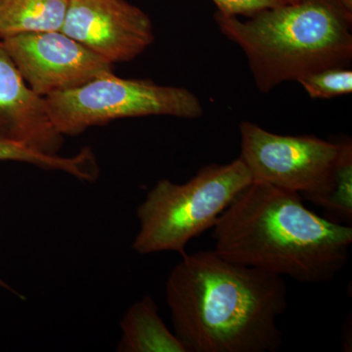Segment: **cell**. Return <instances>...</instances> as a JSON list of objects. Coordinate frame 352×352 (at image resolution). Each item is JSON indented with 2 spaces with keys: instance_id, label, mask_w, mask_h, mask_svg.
Instances as JSON below:
<instances>
[{
  "instance_id": "cell-1",
  "label": "cell",
  "mask_w": 352,
  "mask_h": 352,
  "mask_svg": "<svg viewBox=\"0 0 352 352\" xmlns=\"http://www.w3.org/2000/svg\"><path fill=\"white\" fill-rule=\"evenodd\" d=\"M175 333L188 352H275L288 308L284 278L214 251L183 254L166 284Z\"/></svg>"
},
{
  "instance_id": "cell-2",
  "label": "cell",
  "mask_w": 352,
  "mask_h": 352,
  "mask_svg": "<svg viewBox=\"0 0 352 352\" xmlns=\"http://www.w3.org/2000/svg\"><path fill=\"white\" fill-rule=\"evenodd\" d=\"M212 229L221 258L305 284L335 279L352 244L351 226L311 212L296 192L261 182L242 190Z\"/></svg>"
},
{
  "instance_id": "cell-3",
  "label": "cell",
  "mask_w": 352,
  "mask_h": 352,
  "mask_svg": "<svg viewBox=\"0 0 352 352\" xmlns=\"http://www.w3.org/2000/svg\"><path fill=\"white\" fill-rule=\"evenodd\" d=\"M215 22L239 45L259 91L352 60V10L338 0H298L243 22L217 11Z\"/></svg>"
},
{
  "instance_id": "cell-4",
  "label": "cell",
  "mask_w": 352,
  "mask_h": 352,
  "mask_svg": "<svg viewBox=\"0 0 352 352\" xmlns=\"http://www.w3.org/2000/svg\"><path fill=\"white\" fill-rule=\"evenodd\" d=\"M252 182L242 160L203 166L189 182H157L138 208L140 229L132 248L140 254L176 252L214 226L222 212Z\"/></svg>"
},
{
  "instance_id": "cell-5",
  "label": "cell",
  "mask_w": 352,
  "mask_h": 352,
  "mask_svg": "<svg viewBox=\"0 0 352 352\" xmlns=\"http://www.w3.org/2000/svg\"><path fill=\"white\" fill-rule=\"evenodd\" d=\"M45 101L53 126L62 136L78 135L89 127L126 118L168 116L194 120L204 113L198 97L186 88L118 78L113 73L51 94Z\"/></svg>"
},
{
  "instance_id": "cell-6",
  "label": "cell",
  "mask_w": 352,
  "mask_h": 352,
  "mask_svg": "<svg viewBox=\"0 0 352 352\" xmlns=\"http://www.w3.org/2000/svg\"><path fill=\"white\" fill-rule=\"evenodd\" d=\"M240 159L252 182L296 192L311 203L330 189L342 142L280 135L251 122L240 124Z\"/></svg>"
},
{
  "instance_id": "cell-7",
  "label": "cell",
  "mask_w": 352,
  "mask_h": 352,
  "mask_svg": "<svg viewBox=\"0 0 352 352\" xmlns=\"http://www.w3.org/2000/svg\"><path fill=\"white\" fill-rule=\"evenodd\" d=\"M0 38L25 82L43 98L113 73L112 64L62 31Z\"/></svg>"
},
{
  "instance_id": "cell-8",
  "label": "cell",
  "mask_w": 352,
  "mask_h": 352,
  "mask_svg": "<svg viewBox=\"0 0 352 352\" xmlns=\"http://www.w3.org/2000/svg\"><path fill=\"white\" fill-rule=\"evenodd\" d=\"M61 31L112 65L131 61L155 41L149 16L126 0H69Z\"/></svg>"
},
{
  "instance_id": "cell-9",
  "label": "cell",
  "mask_w": 352,
  "mask_h": 352,
  "mask_svg": "<svg viewBox=\"0 0 352 352\" xmlns=\"http://www.w3.org/2000/svg\"><path fill=\"white\" fill-rule=\"evenodd\" d=\"M0 136L57 155L63 138L53 126L45 98L36 94L0 38Z\"/></svg>"
},
{
  "instance_id": "cell-10",
  "label": "cell",
  "mask_w": 352,
  "mask_h": 352,
  "mask_svg": "<svg viewBox=\"0 0 352 352\" xmlns=\"http://www.w3.org/2000/svg\"><path fill=\"white\" fill-rule=\"evenodd\" d=\"M122 337L118 351L188 352L159 315L156 303L146 296L134 302L120 322Z\"/></svg>"
},
{
  "instance_id": "cell-11",
  "label": "cell",
  "mask_w": 352,
  "mask_h": 352,
  "mask_svg": "<svg viewBox=\"0 0 352 352\" xmlns=\"http://www.w3.org/2000/svg\"><path fill=\"white\" fill-rule=\"evenodd\" d=\"M69 0H0V38L61 31Z\"/></svg>"
},
{
  "instance_id": "cell-12",
  "label": "cell",
  "mask_w": 352,
  "mask_h": 352,
  "mask_svg": "<svg viewBox=\"0 0 352 352\" xmlns=\"http://www.w3.org/2000/svg\"><path fill=\"white\" fill-rule=\"evenodd\" d=\"M21 162L46 170L63 171L83 182H94L98 177V166L94 153L85 148L73 157L45 154L30 146L0 136V162Z\"/></svg>"
},
{
  "instance_id": "cell-13",
  "label": "cell",
  "mask_w": 352,
  "mask_h": 352,
  "mask_svg": "<svg viewBox=\"0 0 352 352\" xmlns=\"http://www.w3.org/2000/svg\"><path fill=\"white\" fill-rule=\"evenodd\" d=\"M312 203L324 210V217L342 226L352 223V144L342 142L332 185L325 195Z\"/></svg>"
},
{
  "instance_id": "cell-14",
  "label": "cell",
  "mask_w": 352,
  "mask_h": 352,
  "mask_svg": "<svg viewBox=\"0 0 352 352\" xmlns=\"http://www.w3.org/2000/svg\"><path fill=\"white\" fill-rule=\"evenodd\" d=\"M298 82L309 97L330 99L352 92V71L349 67H335L303 76Z\"/></svg>"
},
{
  "instance_id": "cell-15",
  "label": "cell",
  "mask_w": 352,
  "mask_h": 352,
  "mask_svg": "<svg viewBox=\"0 0 352 352\" xmlns=\"http://www.w3.org/2000/svg\"><path fill=\"white\" fill-rule=\"evenodd\" d=\"M224 15L252 17L261 11L285 3L283 0H212Z\"/></svg>"
},
{
  "instance_id": "cell-16",
  "label": "cell",
  "mask_w": 352,
  "mask_h": 352,
  "mask_svg": "<svg viewBox=\"0 0 352 352\" xmlns=\"http://www.w3.org/2000/svg\"><path fill=\"white\" fill-rule=\"evenodd\" d=\"M0 288L8 289V291H12V288H11L6 282H4L1 277H0Z\"/></svg>"
},
{
  "instance_id": "cell-17",
  "label": "cell",
  "mask_w": 352,
  "mask_h": 352,
  "mask_svg": "<svg viewBox=\"0 0 352 352\" xmlns=\"http://www.w3.org/2000/svg\"><path fill=\"white\" fill-rule=\"evenodd\" d=\"M285 3H293V2L298 1V0H283Z\"/></svg>"
}]
</instances>
